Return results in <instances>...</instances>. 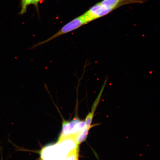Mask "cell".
I'll return each instance as SVG.
<instances>
[{"label": "cell", "mask_w": 160, "mask_h": 160, "mask_svg": "<svg viewBox=\"0 0 160 160\" xmlns=\"http://www.w3.org/2000/svg\"><path fill=\"white\" fill-rule=\"evenodd\" d=\"M143 3L142 0H102L93 6L83 15L89 23L109 14L123 6Z\"/></svg>", "instance_id": "cell-1"}, {"label": "cell", "mask_w": 160, "mask_h": 160, "mask_svg": "<svg viewBox=\"0 0 160 160\" xmlns=\"http://www.w3.org/2000/svg\"><path fill=\"white\" fill-rule=\"evenodd\" d=\"M88 23V22L86 19L84 15L83 14L80 16L66 24L58 31L55 33V34L51 36V37L44 40V41L40 42H39L33 46L32 48H36L45 44L48 43L50 41L57 38L60 37V36L66 34L78 29L80 27L87 24Z\"/></svg>", "instance_id": "cell-2"}, {"label": "cell", "mask_w": 160, "mask_h": 160, "mask_svg": "<svg viewBox=\"0 0 160 160\" xmlns=\"http://www.w3.org/2000/svg\"><path fill=\"white\" fill-rule=\"evenodd\" d=\"M101 95V92L98 97L96 99L94 103H93L92 107L91 112L88 114V115L87 116V117H86V118L85 122L86 126H87L88 128H91L92 127V126H91L93 118L94 116L96 109L97 108L98 104Z\"/></svg>", "instance_id": "cell-3"}, {"label": "cell", "mask_w": 160, "mask_h": 160, "mask_svg": "<svg viewBox=\"0 0 160 160\" xmlns=\"http://www.w3.org/2000/svg\"><path fill=\"white\" fill-rule=\"evenodd\" d=\"M90 129L91 128H88L86 126L83 131L74 138V139L78 145L82 143L87 139Z\"/></svg>", "instance_id": "cell-4"}, {"label": "cell", "mask_w": 160, "mask_h": 160, "mask_svg": "<svg viewBox=\"0 0 160 160\" xmlns=\"http://www.w3.org/2000/svg\"><path fill=\"white\" fill-rule=\"evenodd\" d=\"M34 0H21V11L20 14L22 15L27 11L28 7L32 4Z\"/></svg>", "instance_id": "cell-5"}, {"label": "cell", "mask_w": 160, "mask_h": 160, "mask_svg": "<svg viewBox=\"0 0 160 160\" xmlns=\"http://www.w3.org/2000/svg\"><path fill=\"white\" fill-rule=\"evenodd\" d=\"M65 160H78V148L71 152Z\"/></svg>", "instance_id": "cell-6"}, {"label": "cell", "mask_w": 160, "mask_h": 160, "mask_svg": "<svg viewBox=\"0 0 160 160\" xmlns=\"http://www.w3.org/2000/svg\"><path fill=\"white\" fill-rule=\"evenodd\" d=\"M42 0H34L32 5L35 6L36 8H38V5L39 3L41 2Z\"/></svg>", "instance_id": "cell-7"}, {"label": "cell", "mask_w": 160, "mask_h": 160, "mask_svg": "<svg viewBox=\"0 0 160 160\" xmlns=\"http://www.w3.org/2000/svg\"><path fill=\"white\" fill-rule=\"evenodd\" d=\"M0 160H4L3 158V157H2V152H1V159H0Z\"/></svg>", "instance_id": "cell-8"}]
</instances>
